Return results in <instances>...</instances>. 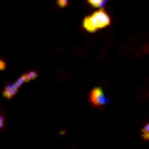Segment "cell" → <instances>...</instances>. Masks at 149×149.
<instances>
[{"instance_id": "obj_7", "label": "cell", "mask_w": 149, "mask_h": 149, "mask_svg": "<svg viewBox=\"0 0 149 149\" xmlns=\"http://www.w3.org/2000/svg\"><path fill=\"white\" fill-rule=\"evenodd\" d=\"M3 70H5V60H0V72H3Z\"/></svg>"}, {"instance_id": "obj_1", "label": "cell", "mask_w": 149, "mask_h": 149, "mask_svg": "<svg viewBox=\"0 0 149 149\" xmlns=\"http://www.w3.org/2000/svg\"><path fill=\"white\" fill-rule=\"evenodd\" d=\"M112 25V15L107 10H95L92 15L82 17V30L87 32H100V30H107Z\"/></svg>"}, {"instance_id": "obj_2", "label": "cell", "mask_w": 149, "mask_h": 149, "mask_svg": "<svg viewBox=\"0 0 149 149\" xmlns=\"http://www.w3.org/2000/svg\"><path fill=\"white\" fill-rule=\"evenodd\" d=\"M32 80H37V72L35 70H30V72H25V74H20L15 82H10V85H5V90H3V97L5 100H13V97L17 95V90H20L25 82H32Z\"/></svg>"}, {"instance_id": "obj_6", "label": "cell", "mask_w": 149, "mask_h": 149, "mask_svg": "<svg viewBox=\"0 0 149 149\" xmlns=\"http://www.w3.org/2000/svg\"><path fill=\"white\" fill-rule=\"evenodd\" d=\"M57 5H60V8H65V5H67V0H57Z\"/></svg>"}, {"instance_id": "obj_5", "label": "cell", "mask_w": 149, "mask_h": 149, "mask_svg": "<svg viewBox=\"0 0 149 149\" xmlns=\"http://www.w3.org/2000/svg\"><path fill=\"white\" fill-rule=\"evenodd\" d=\"M142 139H144V142L149 139V124H144V127H142Z\"/></svg>"}, {"instance_id": "obj_4", "label": "cell", "mask_w": 149, "mask_h": 149, "mask_svg": "<svg viewBox=\"0 0 149 149\" xmlns=\"http://www.w3.org/2000/svg\"><path fill=\"white\" fill-rule=\"evenodd\" d=\"M87 5H92V8H95V10H104L107 0H87Z\"/></svg>"}, {"instance_id": "obj_3", "label": "cell", "mask_w": 149, "mask_h": 149, "mask_svg": "<svg viewBox=\"0 0 149 149\" xmlns=\"http://www.w3.org/2000/svg\"><path fill=\"white\" fill-rule=\"evenodd\" d=\"M90 104H95V107L109 104V97L104 95V90H102V87H92V90H90Z\"/></svg>"}, {"instance_id": "obj_8", "label": "cell", "mask_w": 149, "mask_h": 149, "mask_svg": "<svg viewBox=\"0 0 149 149\" xmlns=\"http://www.w3.org/2000/svg\"><path fill=\"white\" fill-rule=\"evenodd\" d=\"M3 124H5V119H3V114H0V129H3Z\"/></svg>"}]
</instances>
